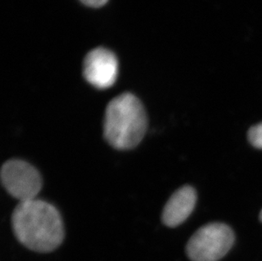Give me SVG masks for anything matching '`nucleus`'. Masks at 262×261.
<instances>
[{
    "instance_id": "20e7f679",
    "label": "nucleus",
    "mask_w": 262,
    "mask_h": 261,
    "mask_svg": "<svg viewBox=\"0 0 262 261\" xmlns=\"http://www.w3.org/2000/svg\"><path fill=\"white\" fill-rule=\"evenodd\" d=\"M1 181L6 191L20 202L35 200L42 189L38 170L23 160L6 161L1 168Z\"/></svg>"
},
{
    "instance_id": "7ed1b4c3",
    "label": "nucleus",
    "mask_w": 262,
    "mask_h": 261,
    "mask_svg": "<svg viewBox=\"0 0 262 261\" xmlns=\"http://www.w3.org/2000/svg\"><path fill=\"white\" fill-rule=\"evenodd\" d=\"M233 230L223 223H210L191 236L186 253L192 261H218L234 244Z\"/></svg>"
},
{
    "instance_id": "f257e3e1",
    "label": "nucleus",
    "mask_w": 262,
    "mask_h": 261,
    "mask_svg": "<svg viewBox=\"0 0 262 261\" xmlns=\"http://www.w3.org/2000/svg\"><path fill=\"white\" fill-rule=\"evenodd\" d=\"M11 222L18 241L32 251H54L64 240V225L59 212L42 200L19 203Z\"/></svg>"
},
{
    "instance_id": "39448f33",
    "label": "nucleus",
    "mask_w": 262,
    "mask_h": 261,
    "mask_svg": "<svg viewBox=\"0 0 262 261\" xmlns=\"http://www.w3.org/2000/svg\"><path fill=\"white\" fill-rule=\"evenodd\" d=\"M83 76L97 89H109L114 85L118 76L117 56L104 48L94 49L85 57Z\"/></svg>"
},
{
    "instance_id": "f03ea898",
    "label": "nucleus",
    "mask_w": 262,
    "mask_h": 261,
    "mask_svg": "<svg viewBox=\"0 0 262 261\" xmlns=\"http://www.w3.org/2000/svg\"><path fill=\"white\" fill-rule=\"evenodd\" d=\"M147 126L144 105L134 94L124 93L107 105L104 136L113 148L121 150L135 148L144 138Z\"/></svg>"
},
{
    "instance_id": "6e6552de",
    "label": "nucleus",
    "mask_w": 262,
    "mask_h": 261,
    "mask_svg": "<svg viewBox=\"0 0 262 261\" xmlns=\"http://www.w3.org/2000/svg\"><path fill=\"white\" fill-rule=\"evenodd\" d=\"M82 4L92 8H99L104 6L109 0H80Z\"/></svg>"
},
{
    "instance_id": "423d86ee",
    "label": "nucleus",
    "mask_w": 262,
    "mask_h": 261,
    "mask_svg": "<svg viewBox=\"0 0 262 261\" xmlns=\"http://www.w3.org/2000/svg\"><path fill=\"white\" fill-rule=\"evenodd\" d=\"M196 191L191 186H184L176 191L166 203L162 212V222L166 227H176L188 219L195 207Z\"/></svg>"
},
{
    "instance_id": "0eeeda50",
    "label": "nucleus",
    "mask_w": 262,
    "mask_h": 261,
    "mask_svg": "<svg viewBox=\"0 0 262 261\" xmlns=\"http://www.w3.org/2000/svg\"><path fill=\"white\" fill-rule=\"evenodd\" d=\"M248 138L251 145L262 149V123L257 124L249 130Z\"/></svg>"
},
{
    "instance_id": "1a4fd4ad",
    "label": "nucleus",
    "mask_w": 262,
    "mask_h": 261,
    "mask_svg": "<svg viewBox=\"0 0 262 261\" xmlns=\"http://www.w3.org/2000/svg\"><path fill=\"white\" fill-rule=\"evenodd\" d=\"M260 222H262V210L261 211H260Z\"/></svg>"
}]
</instances>
